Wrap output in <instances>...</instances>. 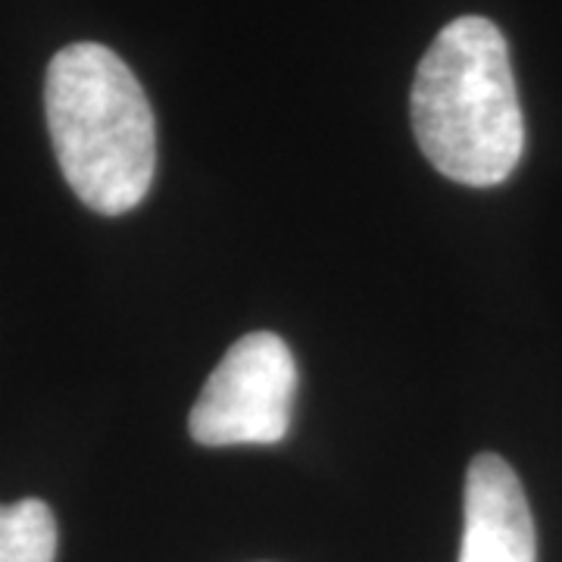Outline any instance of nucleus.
I'll use <instances>...</instances> for the list:
<instances>
[{"label": "nucleus", "mask_w": 562, "mask_h": 562, "mask_svg": "<svg viewBox=\"0 0 562 562\" xmlns=\"http://www.w3.org/2000/svg\"><path fill=\"white\" fill-rule=\"evenodd\" d=\"M413 132L428 162L469 188H494L522 160L525 120L509 47L484 16L443 25L413 81Z\"/></svg>", "instance_id": "1"}, {"label": "nucleus", "mask_w": 562, "mask_h": 562, "mask_svg": "<svg viewBox=\"0 0 562 562\" xmlns=\"http://www.w3.org/2000/svg\"><path fill=\"white\" fill-rule=\"evenodd\" d=\"M47 128L63 179L101 216L135 210L157 169V128L135 72L103 44H69L47 66Z\"/></svg>", "instance_id": "2"}, {"label": "nucleus", "mask_w": 562, "mask_h": 562, "mask_svg": "<svg viewBox=\"0 0 562 562\" xmlns=\"http://www.w3.org/2000/svg\"><path fill=\"white\" fill-rule=\"evenodd\" d=\"M297 366L272 331L244 335L203 384L191 409V438L203 447L279 443L291 428Z\"/></svg>", "instance_id": "3"}, {"label": "nucleus", "mask_w": 562, "mask_h": 562, "mask_svg": "<svg viewBox=\"0 0 562 562\" xmlns=\"http://www.w3.org/2000/svg\"><path fill=\"white\" fill-rule=\"evenodd\" d=\"M460 562H538L522 484L497 453H482L469 465Z\"/></svg>", "instance_id": "4"}, {"label": "nucleus", "mask_w": 562, "mask_h": 562, "mask_svg": "<svg viewBox=\"0 0 562 562\" xmlns=\"http://www.w3.org/2000/svg\"><path fill=\"white\" fill-rule=\"evenodd\" d=\"M57 519L44 501L0 506V562H54Z\"/></svg>", "instance_id": "5"}]
</instances>
